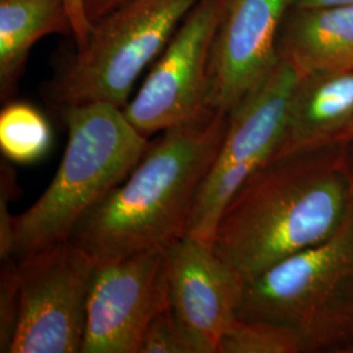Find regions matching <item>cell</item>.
I'll return each instance as SVG.
<instances>
[{"instance_id": "23", "label": "cell", "mask_w": 353, "mask_h": 353, "mask_svg": "<svg viewBox=\"0 0 353 353\" xmlns=\"http://www.w3.org/2000/svg\"><path fill=\"white\" fill-rule=\"evenodd\" d=\"M343 145H344V157H345L347 170H348V174L351 176L353 189V140L343 144Z\"/></svg>"}, {"instance_id": "24", "label": "cell", "mask_w": 353, "mask_h": 353, "mask_svg": "<svg viewBox=\"0 0 353 353\" xmlns=\"http://www.w3.org/2000/svg\"><path fill=\"white\" fill-rule=\"evenodd\" d=\"M351 140H353V123L351 126L348 127V128L345 130V132L341 135L338 144H345V143H348V141H351Z\"/></svg>"}, {"instance_id": "5", "label": "cell", "mask_w": 353, "mask_h": 353, "mask_svg": "<svg viewBox=\"0 0 353 353\" xmlns=\"http://www.w3.org/2000/svg\"><path fill=\"white\" fill-rule=\"evenodd\" d=\"M198 1L127 0L93 23L85 46L51 81V97L63 108L108 102L125 109L140 74Z\"/></svg>"}, {"instance_id": "4", "label": "cell", "mask_w": 353, "mask_h": 353, "mask_svg": "<svg viewBox=\"0 0 353 353\" xmlns=\"http://www.w3.org/2000/svg\"><path fill=\"white\" fill-rule=\"evenodd\" d=\"M237 318L292 330L303 352L353 341V199L339 230L245 281Z\"/></svg>"}, {"instance_id": "1", "label": "cell", "mask_w": 353, "mask_h": 353, "mask_svg": "<svg viewBox=\"0 0 353 353\" xmlns=\"http://www.w3.org/2000/svg\"><path fill=\"white\" fill-rule=\"evenodd\" d=\"M352 199L343 144L272 157L229 202L212 246L248 281L334 236Z\"/></svg>"}, {"instance_id": "8", "label": "cell", "mask_w": 353, "mask_h": 353, "mask_svg": "<svg viewBox=\"0 0 353 353\" xmlns=\"http://www.w3.org/2000/svg\"><path fill=\"white\" fill-rule=\"evenodd\" d=\"M227 0H199L169 41L123 113L143 135L195 122L207 108V70Z\"/></svg>"}, {"instance_id": "20", "label": "cell", "mask_w": 353, "mask_h": 353, "mask_svg": "<svg viewBox=\"0 0 353 353\" xmlns=\"http://www.w3.org/2000/svg\"><path fill=\"white\" fill-rule=\"evenodd\" d=\"M67 6V11L71 21L72 34L75 37L77 49H81L85 46L88 41L93 24L89 20L84 0H64Z\"/></svg>"}, {"instance_id": "14", "label": "cell", "mask_w": 353, "mask_h": 353, "mask_svg": "<svg viewBox=\"0 0 353 353\" xmlns=\"http://www.w3.org/2000/svg\"><path fill=\"white\" fill-rule=\"evenodd\" d=\"M72 33L64 0H0V89L8 96L33 45L52 33Z\"/></svg>"}, {"instance_id": "9", "label": "cell", "mask_w": 353, "mask_h": 353, "mask_svg": "<svg viewBox=\"0 0 353 353\" xmlns=\"http://www.w3.org/2000/svg\"><path fill=\"white\" fill-rule=\"evenodd\" d=\"M168 303L165 248L96 265L81 353H139L145 330Z\"/></svg>"}, {"instance_id": "22", "label": "cell", "mask_w": 353, "mask_h": 353, "mask_svg": "<svg viewBox=\"0 0 353 353\" xmlns=\"http://www.w3.org/2000/svg\"><path fill=\"white\" fill-rule=\"evenodd\" d=\"M353 0H296L293 8L306 10V8H323V7H336V6H351Z\"/></svg>"}, {"instance_id": "18", "label": "cell", "mask_w": 353, "mask_h": 353, "mask_svg": "<svg viewBox=\"0 0 353 353\" xmlns=\"http://www.w3.org/2000/svg\"><path fill=\"white\" fill-rule=\"evenodd\" d=\"M20 280L11 259L1 267L0 276V352L8 353L19 321Z\"/></svg>"}, {"instance_id": "6", "label": "cell", "mask_w": 353, "mask_h": 353, "mask_svg": "<svg viewBox=\"0 0 353 353\" xmlns=\"http://www.w3.org/2000/svg\"><path fill=\"white\" fill-rule=\"evenodd\" d=\"M299 77L297 68L279 55L265 79L229 114L225 137L196 194L186 234L212 243L236 192L275 156Z\"/></svg>"}, {"instance_id": "12", "label": "cell", "mask_w": 353, "mask_h": 353, "mask_svg": "<svg viewBox=\"0 0 353 353\" xmlns=\"http://www.w3.org/2000/svg\"><path fill=\"white\" fill-rule=\"evenodd\" d=\"M353 123V68L300 75L274 157L338 145Z\"/></svg>"}, {"instance_id": "21", "label": "cell", "mask_w": 353, "mask_h": 353, "mask_svg": "<svg viewBox=\"0 0 353 353\" xmlns=\"http://www.w3.org/2000/svg\"><path fill=\"white\" fill-rule=\"evenodd\" d=\"M127 0H84L85 10L92 24L105 14L117 10L119 6L126 3Z\"/></svg>"}, {"instance_id": "19", "label": "cell", "mask_w": 353, "mask_h": 353, "mask_svg": "<svg viewBox=\"0 0 353 353\" xmlns=\"http://www.w3.org/2000/svg\"><path fill=\"white\" fill-rule=\"evenodd\" d=\"M16 191V176L10 166L1 163V202H0V258L8 261L13 255L16 216L10 214L11 194Z\"/></svg>"}, {"instance_id": "16", "label": "cell", "mask_w": 353, "mask_h": 353, "mask_svg": "<svg viewBox=\"0 0 353 353\" xmlns=\"http://www.w3.org/2000/svg\"><path fill=\"white\" fill-rule=\"evenodd\" d=\"M303 343L296 332L274 323L236 318L221 336L219 353H299Z\"/></svg>"}, {"instance_id": "17", "label": "cell", "mask_w": 353, "mask_h": 353, "mask_svg": "<svg viewBox=\"0 0 353 353\" xmlns=\"http://www.w3.org/2000/svg\"><path fill=\"white\" fill-rule=\"evenodd\" d=\"M139 353H192L170 303L152 319L143 335Z\"/></svg>"}, {"instance_id": "10", "label": "cell", "mask_w": 353, "mask_h": 353, "mask_svg": "<svg viewBox=\"0 0 353 353\" xmlns=\"http://www.w3.org/2000/svg\"><path fill=\"white\" fill-rule=\"evenodd\" d=\"M296 0H227L207 70V108L230 114L271 71Z\"/></svg>"}, {"instance_id": "11", "label": "cell", "mask_w": 353, "mask_h": 353, "mask_svg": "<svg viewBox=\"0 0 353 353\" xmlns=\"http://www.w3.org/2000/svg\"><path fill=\"white\" fill-rule=\"evenodd\" d=\"M169 303L192 353H219L245 280L212 243L185 234L165 248Z\"/></svg>"}, {"instance_id": "15", "label": "cell", "mask_w": 353, "mask_h": 353, "mask_svg": "<svg viewBox=\"0 0 353 353\" xmlns=\"http://www.w3.org/2000/svg\"><path fill=\"white\" fill-rule=\"evenodd\" d=\"M52 132L45 115L24 102L7 103L0 113V150L17 164L41 160L51 147Z\"/></svg>"}, {"instance_id": "3", "label": "cell", "mask_w": 353, "mask_h": 353, "mask_svg": "<svg viewBox=\"0 0 353 353\" xmlns=\"http://www.w3.org/2000/svg\"><path fill=\"white\" fill-rule=\"evenodd\" d=\"M68 141L49 188L16 216L13 255L68 240L76 224L119 186L151 141L127 119L122 108L89 102L64 108Z\"/></svg>"}, {"instance_id": "25", "label": "cell", "mask_w": 353, "mask_h": 353, "mask_svg": "<svg viewBox=\"0 0 353 353\" xmlns=\"http://www.w3.org/2000/svg\"><path fill=\"white\" fill-rule=\"evenodd\" d=\"M343 352L353 353V341L343 350Z\"/></svg>"}, {"instance_id": "7", "label": "cell", "mask_w": 353, "mask_h": 353, "mask_svg": "<svg viewBox=\"0 0 353 353\" xmlns=\"http://www.w3.org/2000/svg\"><path fill=\"white\" fill-rule=\"evenodd\" d=\"M19 259L20 312L8 353H81L93 261L70 240Z\"/></svg>"}, {"instance_id": "2", "label": "cell", "mask_w": 353, "mask_h": 353, "mask_svg": "<svg viewBox=\"0 0 353 353\" xmlns=\"http://www.w3.org/2000/svg\"><path fill=\"white\" fill-rule=\"evenodd\" d=\"M228 122L229 114L214 113L163 131L126 181L84 214L68 240L99 265L168 248L185 236Z\"/></svg>"}, {"instance_id": "13", "label": "cell", "mask_w": 353, "mask_h": 353, "mask_svg": "<svg viewBox=\"0 0 353 353\" xmlns=\"http://www.w3.org/2000/svg\"><path fill=\"white\" fill-rule=\"evenodd\" d=\"M278 52L300 75L353 68V4L292 8L280 32Z\"/></svg>"}]
</instances>
